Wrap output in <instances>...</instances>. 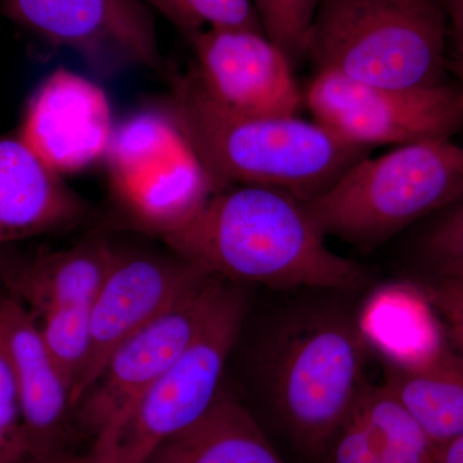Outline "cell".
<instances>
[{"label":"cell","mask_w":463,"mask_h":463,"mask_svg":"<svg viewBox=\"0 0 463 463\" xmlns=\"http://www.w3.org/2000/svg\"><path fill=\"white\" fill-rule=\"evenodd\" d=\"M420 288L444 319L456 353L463 359V276L430 279Z\"/></svg>","instance_id":"26"},{"label":"cell","mask_w":463,"mask_h":463,"mask_svg":"<svg viewBox=\"0 0 463 463\" xmlns=\"http://www.w3.org/2000/svg\"><path fill=\"white\" fill-rule=\"evenodd\" d=\"M227 282L209 277L116 347L76 404L75 419L84 431L93 438L184 355L205 328Z\"/></svg>","instance_id":"10"},{"label":"cell","mask_w":463,"mask_h":463,"mask_svg":"<svg viewBox=\"0 0 463 463\" xmlns=\"http://www.w3.org/2000/svg\"><path fill=\"white\" fill-rule=\"evenodd\" d=\"M174 257L118 251L114 267L91 303L90 359L72 392V410L116 347L213 276Z\"/></svg>","instance_id":"11"},{"label":"cell","mask_w":463,"mask_h":463,"mask_svg":"<svg viewBox=\"0 0 463 463\" xmlns=\"http://www.w3.org/2000/svg\"><path fill=\"white\" fill-rule=\"evenodd\" d=\"M203 90L243 115L298 116L304 91L294 63L267 33L252 29H203L187 38Z\"/></svg>","instance_id":"12"},{"label":"cell","mask_w":463,"mask_h":463,"mask_svg":"<svg viewBox=\"0 0 463 463\" xmlns=\"http://www.w3.org/2000/svg\"><path fill=\"white\" fill-rule=\"evenodd\" d=\"M383 361V385L435 446L463 437V359L446 345L419 361Z\"/></svg>","instance_id":"17"},{"label":"cell","mask_w":463,"mask_h":463,"mask_svg":"<svg viewBox=\"0 0 463 463\" xmlns=\"http://www.w3.org/2000/svg\"><path fill=\"white\" fill-rule=\"evenodd\" d=\"M118 251L105 240H91L60 251L41 252L33 258H0V279L8 295L17 298L36 317L52 307L90 306L99 294Z\"/></svg>","instance_id":"16"},{"label":"cell","mask_w":463,"mask_h":463,"mask_svg":"<svg viewBox=\"0 0 463 463\" xmlns=\"http://www.w3.org/2000/svg\"><path fill=\"white\" fill-rule=\"evenodd\" d=\"M448 21L441 0H321L307 45L316 72L361 83H447Z\"/></svg>","instance_id":"3"},{"label":"cell","mask_w":463,"mask_h":463,"mask_svg":"<svg viewBox=\"0 0 463 463\" xmlns=\"http://www.w3.org/2000/svg\"><path fill=\"white\" fill-rule=\"evenodd\" d=\"M0 346L16 385L29 457L69 452L71 389L45 346L38 319L11 295L0 298Z\"/></svg>","instance_id":"14"},{"label":"cell","mask_w":463,"mask_h":463,"mask_svg":"<svg viewBox=\"0 0 463 463\" xmlns=\"http://www.w3.org/2000/svg\"><path fill=\"white\" fill-rule=\"evenodd\" d=\"M463 192V146L432 139L364 158L306 203L325 237L373 249L428 219Z\"/></svg>","instance_id":"4"},{"label":"cell","mask_w":463,"mask_h":463,"mask_svg":"<svg viewBox=\"0 0 463 463\" xmlns=\"http://www.w3.org/2000/svg\"><path fill=\"white\" fill-rule=\"evenodd\" d=\"M85 214L83 199L18 130L0 136V245L63 230Z\"/></svg>","instance_id":"15"},{"label":"cell","mask_w":463,"mask_h":463,"mask_svg":"<svg viewBox=\"0 0 463 463\" xmlns=\"http://www.w3.org/2000/svg\"><path fill=\"white\" fill-rule=\"evenodd\" d=\"M149 7L156 9L166 20H169L176 29L181 30L187 38L192 33L200 32L194 21L188 16L179 0H145Z\"/></svg>","instance_id":"27"},{"label":"cell","mask_w":463,"mask_h":463,"mask_svg":"<svg viewBox=\"0 0 463 463\" xmlns=\"http://www.w3.org/2000/svg\"><path fill=\"white\" fill-rule=\"evenodd\" d=\"M145 0H0V16L53 48L78 54L99 75L161 65Z\"/></svg>","instance_id":"9"},{"label":"cell","mask_w":463,"mask_h":463,"mask_svg":"<svg viewBox=\"0 0 463 463\" xmlns=\"http://www.w3.org/2000/svg\"><path fill=\"white\" fill-rule=\"evenodd\" d=\"M90 306L52 307L39 317V328L63 377L74 392L90 353Z\"/></svg>","instance_id":"21"},{"label":"cell","mask_w":463,"mask_h":463,"mask_svg":"<svg viewBox=\"0 0 463 463\" xmlns=\"http://www.w3.org/2000/svg\"><path fill=\"white\" fill-rule=\"evenodd\" d=\"M197 29H252L264 32L251 0H179Z\"/></svg>","instance_id":"25"},{"label":"cell","mask_w":463,"mask_h":463,"mask_svg":"<svg viewBox=\"0 0 463 463\" xmlns=\"http://www.w3.org/2000/svg\"><path fill=\"white\" fill-rule=\"evenodd\" d=\"M438 463H463V437L438 448Z\"/></svg>","instance_id":"29"},{"label":"cell","mask_w":463,"mask_h":463,"mask_svg":"<svg viewBox=\"0 0 463 463\" xmlns=\"http://www.w3.org/2000/svg\"><path fill=\"white\" fill-rule=\"evenodd\" d=\"M29 457V448L16 385L0 346V463H21Z\"/></svg>","instance_id":"24"},{"label":"cell","mask_w":463,"mask_h":463,"mask_svg":"<svg viewBox=\"0 0 463 463\" xmlns=\"http://www.w3.org/2000/svg\"><path fill=\"white\" fill-rule=\"evenodd\" d=\"M108 158L112 188L136 223L163 239L218 191L165 114L116 128Z\"/></svg>","instance_id":"7"},{"label":"cell","mask_w":463,"mask_h":463,"mask_svg":"<svg viewBox=\"0 0 463 463\" xmlns=\"http://www.w3.org/2000/svg\"><path fill=\"white\" fill-rule=\"evenodd\" d=\"M17 130L63 176L108 157L116 128L105 90L58 67L27 100Z\"/></svg>","instance_id":"13"},{"label":"cell","mask_w":463,"mask_h":463,"mask_svg":"<svg viewBox=\"0 0 463 463\" xmlns=\"http://www.w3.org/2000/svg\"><path fill=\"white\" fill-rule=\"evenodd\" d=\"M453 71L456 72V75L458 76L459 79V88H461L462 99H463V62H455L453 61L452 65Z\"/></svg>","instance_id":"31"},{"label":"cell","mask_w":463,"mask_h":463,"mask_svg":"<svg viewBox=\"0 0 463 463\" xmlns=\"http://www.w3.org/2000/svg\"><path fill=\"white\" fill-rule=\"evenodd\" d=\"M21 463H79V456L67 452L63 453V455L51 457V458H33V457H27L25 461Z\"/></svg>","instance_id":"30"},{"label":"cell","mask_w":463,"mask_h":463,"mask_svg":"<svg viewBox=\"0 0 463 463\" xmlns=\"http://www.w3.org/2000/svg\"><path fill=\"white\" fill-rule=\"evenodd\" d=\"M414 250L431 279L463 276V192L449 205L429 216Z\"/></svg>","instance_id":"22"},{"label":"cell","mask_w":463,"mask_h":463,"mask_svg":"<svg viewBox=\"0 0 463 463\" xmlns=\"http://www.w3.org/2000/svg\"><path fill=\"white\" fill-rule=\"evenodd\" d=\"M358 405L381 463H438V447L385 386H365Z\"/></svg>","instance_id":"20"},{"label":"cell","mask_w":463,"mask_h":463,"mask_svg":"<svg viewBox=\"0 0 463 463\" xmlns=\"http://www.w3.org/2000/svg\"><path fill=\"white\" fill-rule=\"evenodd\" d=\"M368 343L359 326L335 316L286 331L269 367L270 397L289 437L325 457L365 386Z\"/></svg>","instance_id":"6"},{"label":"cell","mask_w":463,"mask_h":463,"mask_svg":"<svg viewBox=\"0 0 463 463\" xmlns=\"http://www.w3.org/2000/svg\"><path fill=\"white\" fill-rule=\"evenodd\" d=\"M163 240L179 258L234 283L353 291L368 281L361 264L326 245L303 201L263 185L214 192Z\"/></svg>","instance_id":"1"},{"label":"cell","mask_w":463,"mask_h":463,"mask_svg":"<svg viewBox=\"0 0 463 463\" xmlns=\"http://www.w3.org/2000/svg\"><path fill=\"white\" fill-rule=\"evenodd\" d=\"M164 114L218 190L263 185L309 203L373 151L298 115L232 111L203 90L194 69L174 76Z\"/></svg>","instance_id":"2"},{"label":"cell","mask_w":463,"mask_h":463,"mask_svg":"<svg viewBox=\"0 0 463 463\" xmlns=\"http://www.w3.org/2000/svg\"><path fill=\"white\" fill-rule=\"evenodd\" d=\"M313 120L353 145L376 146L453 139L463 130L458 84L390 88L335 72H316L304 91Z\"/></svg>","instance_id":"8"},{"label":"cell","mask_w":463,"mask_h":463,"mask_svg":"<svg viewBox=\"0 0 463 463\" xmlns=\"http://www.w3.org/2000/svg\"><path fill=\"white\" fill-rule=\"evenodd\" d=\"M0 246H2V245H0Z\"/></svg>","instance_id":"32"},{"label":"cell","mask_w":463,"mask_h":463,"mask_svg":"<svg viewBox=\"0 0 463 463\" xmlns=\"http://www.w3.org/2000/svg\"><path fill=\"white\" fill-rule=\"evenodd\" d=\"M268 38L286 52L294 66L307 61L310 29L321 0H251Z\"/></svg>","instance_id":"23"},{"label":"cell","mask_w":463,"mask_h":463,"mask_svg":"<svg viewBox=\"0 0 463 463\" xmlns=\"http://www.w3.org/2000/svg\"><path fill=\"white\" fill-rule=\"evenodd\" d=\"M245 313V295L228 281L194 345L91 438L79 463H147L166 440L197 421L222 392Z\"/></svg>","instance_id":"5"},{"label":"cell","mask_w":463,"mask_h":463,"mask_svg":"<svg viewBox=\"0 0 463 463\" xmlns=\"http://www.w3.org/2000/svg\"><path fill=\"white\" fill-rule=\"evenodd\" d=\"M448 21L449 41L455 47V62H463V0H441Z\"/></svg>","instance_id":"28"},{"label":"cell","mask_w":463,"mask_h":463,"mask_svg":"<svg viewBox=\"0 0 463 463\" xmlns=\"http://www.w3.org/2000/svg\"><path fill=\"white\" fill-rule=\"evenodd\" d=\"M147 463H285L245 407L219 392L197 421L166 440Z\"/></svg>","instance_id":"18"},{"label":"cell","mask_w":463,"mask_h":463,"mask_svg":"<svg viewBox=\"0 0 463 463\" xmlns=\"http://www.w3.org/2000/svg\"><path fill=\"white\" fill-rule=\"evenodd\" d=\"M408 285L392 286L368 304L359 323L365 340L371 341L388 361H419L443 347L429 318L431 306L425 294Z\"/></svg>","instance_id":"19"}]
</instances>
